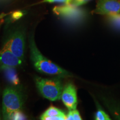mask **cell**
<instances>
[{"label": "cell", "mask_w": 120, "mask_h": 120, "mask_svg": "<svg viewBox=\"0 0 120 120\" xmlns=\"http://www.w3.org/2000/svg\"><path fill=\"white\" fill-rule=\"evenodd\" d=\"M42 2L43 3H60L64 4H71L72 0H43Z\"/></svg>", "instance_id": "12"}, {"label": "cell", "mask_w": 120, "mask_h": 120, "mask_svg": "<svg viewBox=\"0 0 120 120\" xmlns=\"http://www.w3.org/2000/svg\"><path fill=\"white\" fill-rule=\"evenodd\" d=\"M23 61L15 55L12 52L4 45L0 51V69L16 68L21 66Z\"/></svg>", "instance_id": "5"}, {"label": "cell", "mask_w": 120, "mask_h": 120, "mask_svg": "<svg viewBox=\"0 0 120 120\" xmlns=\"http://www.w3.org/2000/svg\"><path fill=\"white\" fill-rule=\"evenodd\" d=\"M66 120H74V117L73 116L71 110H69V112L66 115Z\"/></svg>", "instance_id": "16"}, {"label": "cell", "mask_w": 120, "mask_h": 120, "mask_svg": "<svg viewBox=\"0 0 120 120\" xmlns=\"http://www.w3.org/2000/svg\"><path fill=\"white\" fill-rule=\"evenodd\" d=\"M4 45L8 48L16 56L24 61L26 42L25 34L21 28H16L8 34Z\"/></svg>", "instance_id": "4"}, {"label": "cell", "mask_w": 120, "mask_h": 120, "mask_svg": "<svg viewBox=\"0 0 120 120\" xmlns=\"http://www.w3.org/2000/svg\"><path fill=\"white\" fill-rule=\"evenodd\" d=\"M29 47L30 58L34 68L39 72L59 77L72 76L71 73L58 66L43 56L37 49L33 35L29 37Z\"/></svg>", "instance_id": "1"}, {"label": "cell", "mask_w": 120, "mask_h": 120, "mask_svg": "<svg viewBox=\"0 0 120 120\" xmlns=\"http://www.w3.org/2000/svg\"><path fill=\"white\" fill-rule=\"evenodd\" d=\"M25 94L21 87L8 86L2 94V115L4 120H11L15 112L21 111L25 102Z\"/></svg>", "instance_id": "2"}, {"label": "cell", "mask_w": 120, "mask_h": 120, "mask_svg": "<svg viewBox=\"0 0 120 120\" xmlns=\"http://www.w3.org/2000/svg\"><path fill=\"white\" fill-rule=\"evenodd\" d=\"M76 6L73 4H67L61 6H56L53 8L54 12L58 16L66 19H75L79 17L80 12Z\"/></svg>", "instance_id": "8"}, {"label": "cell", "mask_w": 120, "mask_h": 120, "mask_svg": "<svg viewBox=\"0 0 120 120\" xmlns=\"http://www.w3.org/2000/svg\"><path fill=\"white\" fill-rule=\"evenodd\" d=\"M2 119V110L0 109V120Z\"/></svg>", "instance_id": "17"}, {"label": "cell", "mask_w": 120, "mask_h": 120, "mask_svg": "<svg viewBox=\"0 0 120 120\" xmlns=\"http://www.w3.org/2000/svg\"><path fill=\"white\" fill-rule=\"evenodd\" d=\"M107 19L109 23L114 27L120 30V13L111 16H107Z\"/></svg>", "instance_id": "10"}, {"label": "cell", "mask_w": 120, "mask_h": 120, "mask_svg": "<svg viewBox=\"0 0 120 120\" xmlns=\"http://www.w3.org/2000/svg\"><path fill=\"white\" fill-rule=\"evenodd\" d=\"M73 116L74 117V120H81L82 118L80 116L79 112L76 109L71 110Z\"/></svg>", "instance_id": "14"}, {"label": "cell", "mask_w": 120, "mask_h": 120, "mask_svg": "<svg viewBox=\"0 0 120 120\" xmlns=\"http://www.w3.org/2000/svg\"><path fill=\"white\" fill-rule=\"evenodd\" d=\"M95 120H110L111 118L109 115H107L105 111L101 109L97 111L94 116Z\"/></svg>", "instance_id": "11"}, {"label": "cell", "mask_w": 120, "mask_h": 120, "mask_svg": "<svg viewBox=\"0 0 120 120\" xmlns=\"http://www.w3.org/2000/svg\"><path fill=\"white\" fill-rule=\"evenodd\" d=\"M95 14L111 16L120 13V0H98L92 12Z\"/></svg>", "instance_id": "6"}, {"label": "cell", "mask_w": 120, "mask_h": 120, "mask_svg": "<svg viewBox=\"0 0 120 120\" xmlns=\"http://www.w3.org/2000/svg\"><path fill=\"white\" fill-rule=\"evenodd\" d=\"M90 1H91V0H72V4L78 7L86 4Z\"/></svg>", "instance_id": "13"}, {"label": "cell", "mask_w": 120, "mask_h": 120, "mask_svg": "<svg viewBox=\"0 0 120 120\" xmlns=\"http://www.w3.org/2000/svg\"><path fill=\"white\" fill-rule=\"evenodd\" d=\"M23 16V13L21 11H16L12 15V18L14 19H20Z\"/></svg>", "instance_id": "15"}, {"label": "cell", "mask_w": 120, "mask_h": 120, "mask_svg": "<svg viewBox=\"0 0 120 120\" xmlns=\"http://www.w3.org/2000/svg\"><path fill=\"white\" fill-rule=\"evenodd\" d=\"M34 82L38 91L45 98L51 101L60 100L64 89L60 79H44L36 77L34 79Z\"/></svg>", "instance_id": "3"}, {"label": "cell", "mask_w": 120, "mask_h": 120, "mask_svg": "<svg viewBox=\"0 0 120 120\" xmlns=\"http://www.w3.org/2000/svg\"><path fill=\"white\" fill-rule=\"evenodd\" d=\"M42 120H66V115L58 108L50 106L40 117Z\"/></svg>", "instance_id": "9"}, {"label": "cell", "mask_w": 120, "mask_h": 120, "mask_svg": "<svg viewBox=\"0 0 120 120\" xmlns=\"http://www.w3.org/2000/svg\"><path fill=\"white\" fill-rule=\"evenodd\" d=\"M61 98L64 106L69 110L76 109L77 106V91L72 83H68L64 87Z\"/></svg>", "instance_id": "7"}]
</instances>
